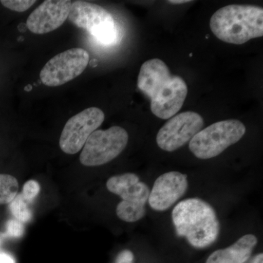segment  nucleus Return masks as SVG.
<instances>
[{
	"label": "nucleus",
	"instance_id": "1",
	"mask_svg": "<svg viewBox=\"0 0 263 263\" xmlns=\"http://www.w3.org/2000/svg\"><path fill=\"white\" fill-rule=\"evenodd\" d=\"M176 234L184 237L195 248L203 249L214 243L219 234V221L214 208L200 198L179 202L172 212Z\"/></svg>",
	"mask_w": 263,
	"mask_h": 263
},
{
	"label": "nucleus",
	"instance_id": "2",
	"mask_svg": "<svg viewBox=\"0 0 263 263\" xmlns=\"http://www.w3.org/2000/svg\"><path fill=\"white\" fill-rule=\"evenodd\" d=\"M210 28L218 39L241 45L263 35V9L250 5H230L216 11Z\"/></svg>",
	"mask_w": 263,
	"mask_h": 263
},
{
	"label": "nucleus",
	"instance_id": "3",
	"mask_svg": "<svg viewBox=\"0 0 263 263\" xmlns=\"http://www.w3.org/2000/svg\"><path fill=\"white\" fill-rule=\"evenodd\" d=\"M245 133V124L240 121H221L197 133L190 141L189 148L197 158L209 160L239 141Z\"/></svg>",
	"mask_w": 263,
	"mask_h": 263
},
{
	"label": "nucleus",
	"instance_id": "4",
	"mask_svg": "<svg viewBox=\"0 0 263 263\" xmlns=\"http://www.w3.org/2000/svg\"><path fill=\"white\" fill-rule=\"evenodd\" d=\"M68 18L102 45L110 46L117 41V27L114 17L100 5L85 1L74 2Z\"/></svg>",
	"mask_w": 263,
	"mask_h": 263
},
{
	"label": "nucleus",
	"instance_id": "5",
	"mask_svg": "<svg viewBox=\"0 0 263 263\" xmlns=\"http://www.w3.org/2000/svg\"><path fill=\"white\" fill-rule=\"evenodd\" d=\"M129 136L124 128L114 126L106 130H96L83 147L81 163L88 167L103 165L114 160L127 146Z\"/></svg>",
	"mask_w": 263,
	"mask_h": 263
},
{
	"label": "nucleus",
	"instance_id": "6",
	"mask_svg": "<svg viewBox=\"0 0 263 263\" xmlns=\"http://www.w3.org/2000/svg\"><path fill=\"white\" fill-rule=\"evenodd\" d=\"M89 60V53L84 48H70L51 59L41 70L40 78L46 86H61L82 74Z\"/></svg>",
	"mask_w": 263,
	"mask_h": 263
},
{
	"label": "nucleus",
	"instance_id": "7",
	"mask_svg": "<svg viewBox=\"0 0 263 263\" xmlns=\"http://www.w3.org/2000/svg\"><path fill=\"white\" fill-rule=\"evenodd\" d=\"M105 114L98 108L85 109L70 118L60 136V146L67 155H75L84 146L89 137L103 124Z\"/></svg>",
	"mask_w": 263,
	"mask_h": 263
},
{
	"label": "nucleus",
	"instance_id": "8",
	"mask_svg": "<svg viewBox=\"0 0 263 263\" xmlns=\"http://www.w3.org/2000/svg\"><path fill=\"white\" fill-rule=\"evenodd\" d=\"M203 124L201 116L195 112L178 114L171 118L157 133V145L165 152L179 149L191 141L202 129Z\"/></svg>",
	"mask_w": 263,
	"mask_h": 263
},
{
	"label": "nucleus",
	"instance_id": "9",
	"mask_svg": "<svg viewBox=\"0 0 263 263\" xmlns=\"http://www.w3.org/2000/svg\"><path fill=\"white\" fill-rule=\"evenodd\" d=\"M189 186L187 176L177 171L161 175L154 183L148 202L157 212L170 209L186 193Z\"/></svg>",
	"mask_w": 263,
	"mask_h": 263
},
{
	"label": "nucleus",
	"instance_id": "10",
	"mask_svg": "<svg viewBox=\"0 0 263 263\" xmlns=\"http://www.w3.org/2000/svg\"><path fill=\"white\" fill-rule=\"evenodd\" d=\"M72 2L69 0H46L31 13L27 27L31 32L46 34L60 28L68 18Z\"/></svg>",
	"mask_w": 263,
	"mask_h": 263
},
{
	"label": "nucleus",
	"instance_id": "11",
	"mask_svg": "<svg viewBox=\"0 0 263 263\" xmlns=\"http://www.w3.org/2000/svg\"><path fill=\"white\" fill-rule=\"evenodd\" d=\"M187 93V85L182 78L172 76L151 99L152 113L160 119H171L182 108Z\"/></svg>",
	"mask_w": 263,
	"mask_h": 263
},
{
	"label": "nucleus",
	"instance_id": "12",
	"mask_svg": "<svg viewBox=\"0 0 263 263\" xmlns=\"http://www.w3.org/2000/svg\"><path fill=\"white\" fill-rule=\"evenodd\" d=\"M106 186L110 193L119 195L122 201L143 205L148 202L149 188L140 181L136 174L128 173L113 176L107 181Z\"/></svg>",
	"mask_w": 263,
	"mask_h": 263
},
{
	"label": "nucleus",
	"instance_id": "13",
	"mask_svg": "<svg viewBox=\"0 0 263 263\" xmlns=\"http://www.w3.org/2000/svg\"><path fill=\"white\" fill-rule=\"evenodd\" d=\"M171 77L168 67L162 60L152 59L142 65L138 87L151 100Z\"/></svg>",
	"mask_w": 263,
	"mask_h": 263
},
{
	"label": "nucleus",
	"instance_id": "14",
	"mask_svg": "<svg viewBox=\"0 0 263 263\" xmlns=\"http://www.w3.org/2000/svg\"><path fill=\"white\" fill-rule=\"evenodd\" d=\"M257 243L255 235H243L228 248L213 252L205 263H245L252 255Z\"/></svg>",
	"mask_w": 263,
	"mask_h": 263
},
{
	"label": "nucleus",
	"instance_id": "15",
	"mask_svg": "<svg viewBox=\"0 0 263 263\" xmlns=\"http://www.w3.org/2000/svg\"><path fill=\"white\" fill-rule=\"evenodd\" d=\"M146 214L145 205L121 201L117 207V214L119 219L127 222H136Z\"/></svg>",
	"mask_w": 263,
	"mask_h": 263
},
{
	"label": "nucleus",
	"instance_id": "16",
	"mask_svg": "<svg viewBox=\"0 0 263 263\" xmlns=\"http://www.w3.org/2000/svg\"><path fill=\"white\" fill-rule=\"evenodd\" d=\"M18 183L13 176L0 174V205L9 204L18 195Z\"/></svg>",
	"mask_w": 263,
	"mask_h": 263
},
{
	"label": "nucleus",
	"instance_id": "17",
	"mask_svg": "<svg viewBox=\"0 0 263 263\" xmlns=\"http://www.w3.org/2000/svg\"><path fill=\"white\" fill-rule=\"evenodd\" d=\"M10 212L17 220L21 222H27L32 219V212L22 194L17 195L14 200L10 203Z\"/></svg>",
	"mask_w": 263,
	"mask_h": 263
},
{
	"label": "nucleus",
	"instance_id": "18",
	"mask_svg": "<svg viewBox=\"0 0 263 263\" xmlns=\"http://www.w3.org/2000/svg\"><path fill=\"white\" fill-rule=\"evenodd\" d=\"M1 4L8 9L13 10V11L22 12L26 11L32 6L36 1L31 0H2Z\"/></svg>",
	"mask_w": 263,
	"mask_h": 263
},
{
	"label": "nucleus",
	"instance_id": "19",
	"mask_svg": "<svg viewBox=\"0 0 263 263\" xmlns=\"http://www.w3.org/2000/svg\"><path fill=\"white\" fill-rule=\"evenodd\" d=\"M41 190V186L37 181L34 180H29L24 183L23 192L22 195L26 202H31L37 196Z\"/></svg>",
	"mask_w": 263,
	"mask_h": 263
},
{
	"label": "nucleus",
	"instance_id": "20",
	"mask_svg": "<svg viewBox=\"0 0 263 263\" xmlns=\"http://www.w3.org/2000/svg\"><path fill=\"white\" fill-rule=\"evenodd\" d=\"M24 233V228L22 222L17 219H10L6 224V231L5 237L10 238H19L22 237Z\"/></svg>",
	"mask_w": 263,
	"mask_h": 263
},
{
	"label": "nucleus",
	"instance_id": "21",
	"mask_svg": "<svg viewBox=\"0 0 263 263\" xmlns=\"http://www.w3.org/2000/svg\"><path fill=\"white\" fill-rule=\"evenodd\" d=\"M134 255L129 250H124L118 255L116 263H133Z\"/></svg>",
	"mask_w": 263,
	"mask_h": 263
},
{
	"label": "nucleus",
	"instance_id": "22",
	"mask_svg": "<svg viewBox=\"0 0 263 263\" xmlns=\"http://www.w3.org/2000/svg\"><path fill=\"white\" fill-rule=\"evenodd\" d=\"M0 263H15V260L10 254L0 252Z\"/></svg>",
	"mask_w": 263,
	"mask_h": 263
},
{
	"label": "nucleus",
	"instance_id": "23",
	"mask_svg": "<svg viewBox=\"0 0 263 263\" xmlns=\"http://www.w3.org/2000/svg\"><path fill=\"white\" fill-rule=\"evenodd\" d=\"M249 263H263V254H257Z\"/></svg>",
	"mask_w": 263,
	"mask_h": 263
},
{
	"label": "nucleus",
	"instance_id": "24",
	"mask_svg": "<svg viewBox=\"0 0 263 263\" xmlns=\"http://www.w3.org/2000/svg\"><path fill=\"white\" fill-rule=\"evenodd\" d=\"M190 0H187V1H185V0H177V1H168L169 3L173 5H180V4H184V3H190Z\"/></svg>",
	"mask_w": 263,
	"mask_h": 263
},
{
	"label": "nucleus",
	"instance_id": "25",
	"mask_svg": "<svg viewBox=\"0 0 263 263\" xmlns=\"http://www.w3.org/2000/svg\"><path fill=\"white\" fill-rule=\"evenodd\" d=\"M5 235L3 233H0V247H1L2 243H3V240H4Z\"/></svg>",
	"mask_w": 263,
	"mask_h": 263
}]
</instances>
